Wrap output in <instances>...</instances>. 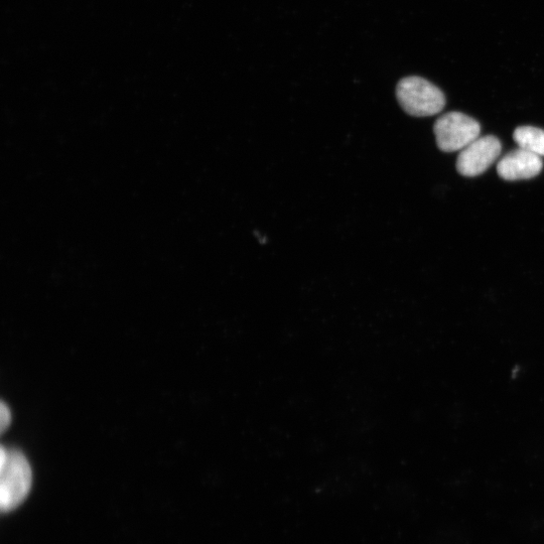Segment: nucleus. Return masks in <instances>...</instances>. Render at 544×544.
<instances>
[{"instance_id": "obj_1", "label": "nucleus", "mask_w": 544, "mask_h": 544, "mask_svg": "<svg viewBox=\"0 0 544 544\" xmlns=\"http://www.w3.org/2000/svg\"><path fill=\"white\" fill-rule=\"evenodd\" d=\"M0 507L3 512L17 508L32 487V469L26 457L18 450L0 451Z\"/></svg>"}, {"instance_id": "obj_2", "label": "nucleus", "mask_w": 544, "mask_h": 544, "mask_svg": "<svg viewBox=\"0 0 544 544\" xmlns=\"http://www.w3.org/2000/svg\"><path fill=\"white\" fill-rule=\"evenodd\" d=\"M396 96L402 109L415 117L436 115L446 105L444 93L422 77L413 76L400 80Z\"/></svg>"}, {"instance_id": "obj_3", "label": "nucleus", "mask_w": 544, "mask_h": 544, "mask_svg": "<svg viewBox=\"0 0 544 544\" xmlns=\"http://www.w3.org/2000/svg\"><path fill=\"white\" fill-rule=\"evenodd\" d=\"M434 131L439 149L454 153L461 152L480 138L481 125L464 113L449 112L436 121Z\"/></svg>"}, {"instance_id": "obj_4", "label": "nucleus", "mask_w": 544, "mask_h": 544, "mask_svg": "<svg viewBox=\"0 0 544 544\" xmlns=\"http://www.w3.org/2000/svg\"><path fill=\"white\" fill-rule=\"evenodd\" d=\"M502 146L493 135L478 138L460 152L457 171L464 177H478L485 173L500 157Z\"/></svg>"}, {"instance_id": "obj_5", "label": "nucleus", "mask_w": 544, "mask_h": 544, "mask_svg": "<svg viewBox=\"0 0 544 544\" xmlns=\"http://www.w3.org/2000/svg\"><path fill=\"white\" fill-rule=\"evenodd\" d=\"M542 168L541 157L519 148L500 160L497 173L503 180L514 182L535 178Z\"/></svg>"}, {"instance_id": "obj_6", "label": "nucleus", "mask_w": 544, "mask_h": 544, "mask_svg": "<svg viewBox=\"0 0 544 544\" xmlns=\"http://www.w3.org/2000/svg\"><path fill=\"white\" fill-rule=\"evenodd\" d=\"M513 139L520 149L544 157V130L533 126H520L515 129Z\"/></svg>"}, {"instance_id": "obj_7", "label": "nucleus", "mask_w": 544, "mask_h": 544, "mask_svg": "<svg viewBox=\"0 0 544 544\" xmlns=\"http://www.w3.org/2000/svg\"><path fill=\"white\" fill-rule=\"evenodd\" d=\"M12 415L9 406L5 402H2V408H0V430L4 434L11 425Z\"/></svg>"}]
</instances>
